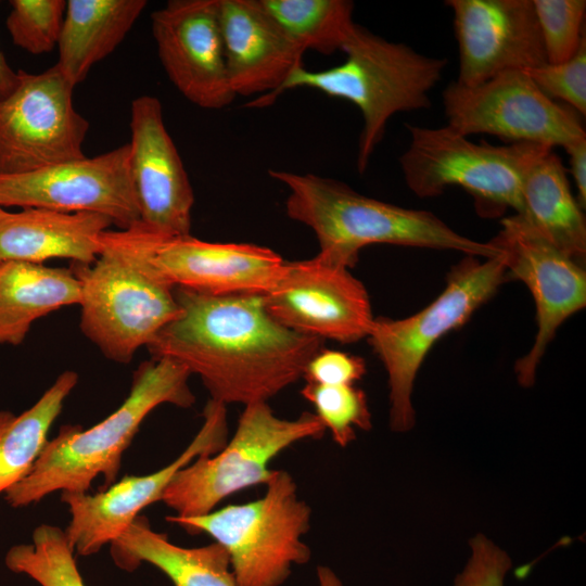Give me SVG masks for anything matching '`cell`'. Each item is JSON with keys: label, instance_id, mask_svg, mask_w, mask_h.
I'll return each mask as SVG.
<instances>
[{"label": "cell", "instance_id": "obj_1", "mask_svg": "<svg viewBox=\"0 0 586 586\" xmlns=\"http://www.w3.org/2000/svg\"><path fill=\"white\" fill-rule=\"evenodd\" d=\"M181 314L146 346L198 374L211 399L243 406L268 402L303 378L323 348L320 337L293 331L266 309L264 294L209 295L175 288Z\"/></svg>", "mask_w": 586, "mask_h": 586}, {"label": "cell", "instance_id": "obj_2", "mask_svg": "<svg viewBox=\"0 0 586 586\" xmlns=\"http://www.w3.org/2000/svg\"><path fill=\"white\" fill-rule=\"evenodd\" d=\"M190 377L183 365L169 358L141 362L123 404L89 429L62 425L30 472L4 494L7 502L22 508L58 491L86 493L99 476L103 477L105 488L114 484L123 454L149 413L163 404L180 408L194 404Z\"/></svg>", "mask_w": 586, "mask_h": 586}, {"label": "cell", "instance_id": "obj_3", "mask_svg": "<svg viewBox=\"0 0 586 586\" xmlns=\"http://www.w3.org/2000/svg\"><path fill=\"white\" fill-rule=\"evenodd\" d=\"M268 174L286 187V215L314 231L319 254L348 269L356 265L361 249L375 243L454 250L486 259L501 254L492 241L467 238L432 212L379 201L315 174L280 169Z\"/></svg>", "mask_w": 586, "mask_h": 586}, {"label": "cell", "instance_id": "obj_4", "mask_svg": "<svg viewBox=\"0 0 586 586\" xmlns=\"http://www.w3.org/2000/svg\"><path fill=\"white\" fill-rule=\"evenodd\" d=\"M341 51L346 55L343 63L316 72L298 67L277 92L247 106H267L283 92L300 87L353 103L362 117L356 160L362 174L394 114L431 106L429 92L440 81L447 59L421 54L358 24Z\"/></svg>", "mask_w": 586, "mask_h": 586}, {"label": "cell", "instance_id": "obj_5", "mask_svg": "<svg viewBox=\"0 0 586 586\" xmlns=\"http://www.w3.org/2000/svg\"><path fill=\"white\" fill-rule=\"evenodd\" d=\"M265 485L258 499L166 520L190 534L212 536L226 550L238 586H280L293 565L311 558L302 539L310 530L311 508L298 497L297 485L286 471L273 470Z\"/></svg>", "mask_w": 586, "mask_h": 586}, {"label": "cell", "instance_id": "obj_6", "mask_svg": "<svg viewBox=\"0 0 586 586\" xmlns=\"http://www.w3.org/2000/svg\"><path fill=\"white\" fill-rule=\"evenodd\" d=\"M410 143L399 157L407 187L419 198H436L460 187L473 199L477 215L495 218L521 211L522 183L533 164L550 146L512 142L474 143L449 126L406 125Z\"/></svg>", "mask_w": 586, "mask_h": 586}, {"label": "cell", "instance_id": "obj_7", "mask_svg": "<svg viewBox=\"0 0 586 586\" xmlns=\"http://www.w3.org/2000/svg\"><path fill=\"white\" fill-rule=\"evenodd\" d=\"M504 282L502 252L485 262L464 255L453 267L443 292L422 310L404 319L374 318L367 339L387 373L392 431L405 433L415 425L411 393L432 346L463 326Z\"/></svg>", "mask_w": 586, "mask_h": 586}, {"label": "cell", "instance_id": "obj_8", "mask_svg": "<svg viewBox=\"0 0 586 586\" xmlns=\"http://www.w3.org/2000/svg\"><path fill=\"white\" fill-rule=\"evenodd\" d=\"M100 241L171 289L209 295L265 294L279 280L285 264L265 246L207 242L191 234L169 237L140 220L127 229L104 231Z\"/></svg>", "mask_w": 586, "mask_h": 586}, {"label": "cell", "instance_id": "obj_9", "mask_svg": "<svg viewBox=\"0 0 586 586\" xmlns=\"http://www.w3.org/2000/svg\"><path fill=\"white\" fill-rule=\"evenodd\" d=\"M324 432L315 413L282 419L268 402L245 405L232 438L219 451L180 469L161 501L176 517L206 514L227 497L266 484L273 472L270 462L280 453L297 442L320 438Z\"/></svg>", "mask_w": 586, "mask_h": 586}, {"label": "cell", "instance_id": "obj_10", "mask_svg": "<svg viewBox=\"0 0 586 586\" xmlns=\"http://www.w3.org/2000/svg\"><path fill=\"white\" fill-rule=\"evenodd\" d=\"M71 269L81 288L80 330L114 362L129 364L140 347L181 314L174 289L101 241L92 264L72 263Z\"/></svg>", "mask_w": 586, "mask_h": 586}, {"label": "cell", "instance_id": "obj_11", "mask_svg": "<svg viewBox=\"0 0 586 586\" xmlns=\"http://www.w3.org/2000/svg\"><path fill=\"white\" fill-rule=\"evenodd\" d=\"M442 100L447 126L464 137L485 133L564 150L586 140L581 115L548 98L523 71L474 87L451 81Z\"/></svg>", "mask_w": 586, "mask_h": 586}, {"label": "cell", "instance_id": "obj_12", "mask_svg": "<svg viewBox=\"0 0 586 586\" xmlns=\"http://www.w3.org/2000/svg\"><path fill=\"white\" fill-rule=\"evenodd\" d=\"M75 86L58 65L18 71L14 91L0 102V175H20L84 158L88 120L74 107Z\"/></svg>", "mask_w": 586, "mask_h": 586}, {"label": "cell", "instance_id": "obj_13", "mask_svg": "<svg viewBox=\"0 0 586 586\" xmlns=\"http://www.w3.org/2000/svg\"><path fill=\"white\" fill-rule=\"evenodd\" d=\"M203 423L187 448L166 467L128 475L97 494L63 492L71 520L64 530L75 553L91 556L116 539L148 506L161 501L174 475L199 457L219 451L228 441L227 406L208 399Z\"/></svg>", "mask_w": 586, "mask_h": 586}, {"label": "cell", "instance_id": "obj_14", "mask_svg": "<svg viewBox=\"0 0 586 586\" xmlns=\"http://www.w3.org/2000/svg\"><path fill=\"white\" fill-rule=\"evenodd\" d=\"M264 303L282 326L341 343L367 337L374 320L362 282L319 253L310 259L285 262L279 280L264 294Z\"/></svg>", "mask_w": 586, "mask_h": 586}, {"label": "cell", "instance_id": "obj_15", "mask_svg": "<svg viewBox=\"0 0 586 586\" xmlns=\"http://www.w3.org/2000/svg\"><path fill=\"white\" fill-rule=\"evenodd\" d=\"M500 225V231L491 241L502 252L507 281L525 283L536 305L535 341L514 366L520 385L531 387L558 328L586 306L585 265L533 231L515 215L504 218Z\"/></svg>", "mask_w": 586, "mask_h": 586}, {"label": "cell", "instance_id": "obj_16", "mask_svg": "<svg viewBox=\"0 0 586 586\" xmlns=\"http://www.w3.org/2000/svg\"><path fill=\"white\" fill-rule=\"evenodd\" d=\"M130 146L20 175H0V207H42L107 216L119 229L140 220Z\"/></svg>", "mask_w": 586, "mask_h": 586}, {"label": "cell", "instance_id": "obj_17", "mask_svg": "<svg viewBox=\"0 0 586 586\" xmlns=\"http://www.w3.org/2000/svg\"><path fill=\"white\" fill-rule=\"evenodd\" d=\"M151 28L166 75L188 101L206 110L233 101L218 0H170L151 14Z\"/></svg>", "mask_w": 586, "mask_h": 586}, {"label": "cell", "instance_id": "obj_18", "mask_svg": "<svg viewBox=\"0 0 586 586\" xmlns=\"http://www.w3.org/2000/svg\"><path fill=\"white\" fill-rule=\"evenodd\" d=\"M458 44L457 82L474 87L548 63L532 0H447Z\"/></svg>", "mask_w": 586, "mask_h": 586}, {"label": "cell", "instance_id": "obj_19", "mask_svg": "<svg viewBox=\"0 0 586 586\" xmlns=\"http://www.w3.org/2000/svg\"><path fill=\"white\" fill-rule=\"evenodd\" d=\"M130 131L129 165L140 221L169 237L189 235L194 193L157 98L132 100Z\"/></svg>", "mask_w": 586, "mask_h": 586}, {"label": "cell", "instance_id": "obj_20", "mask_svg": "<svg viewBox=\"0 0 586 586\" xmlns=\"http://www.w3.org/2000/svg\"><path fill=\"white\" fill-rule=\"evenodd\" d=\"M229 84L237 95H272L298 67L305 51L259 0H218Z\"/></svg>", "mask_w": 586, "mask_h": 586}, {"label": "cell", "instance_id": "obj_21", "mask_svg": "<svg viewBox=\"0 0 586 586\" xmlns=\"http://www.w3.org/2000/svg\"><path fill=\"white\" fill-rule=\"evenodd\" d=\"M113 225L105 215L25 207H0V263L42 264L52 258L89 265L100 254V238Z\"/></svg>", "mask_w": 586, "mask_h": 586}, {"label": "cell", "instance_id": "obj_22", "mask_svg": "<svg viewBox=\"0 0 586 586\" xmlns=\"http://www.w3.org/2000/svg\"><path fill=\"white\" fill-rule=\"evenodd\" d=\"M115 564L132 572L145 562L163 572L174 586H238L226 550L217 543L201 547L173 544L139 515L111 544Z\"/></svg>", "mask_w": 586, "mask_h": 586}, {"label": "cell", "instance_id": "obj_23", "mask_svg": "<svg viewBox=\"0 0 586 586\" xmlns=\"http://www.w3.org/2000/svg\"><path fill=\"white\" fill-rule=\"evenodd\" d=\"M521 199V211L514 215L540 237L585 265V216L573 195L562 160L553 150L538 158L526 173Z\"/></svg>", "mask_w": 586, "mask_h": 586}, {"label": "cell", "instance_id": "obj_24", "mask_svg": "<svg viewBox=\"0 0 586 586\" xmlns=\"http://www.w3.org/2000/svg\"><path fill=\"white\" fill-rule=\"evenodd\" d=\"M145 0H68L58 43V67L74 85L124 40Z\"/></svg>", "mask_w": 586, "mask_h": 586}, {"label": "cell", "instance_id": "obj_25", "mask_svg": "<svg viewBox=\"0 0 586 586\" xmlns=\"http://www.w3.org/2000/svg\"><path fill=\"white\" fill-rule=\"evenodd\" d=\"M80 294V282L71 268L0 263V345L22 344L36 320L78 305Z\"/></svg>", "mask_w": 586, "mask_h": 586}, {"label": "cell", "instance_id": "obj_26", "mask_svg": "<svg viewBox=\"0 0 586 586\" xmlns=\"http://www.w3.org/2000/svg\"><path fill=\"white\" fill-rule=\"evenodd\" d=\"M77 382L75 371H63L27 410L20 415L0 410V495L30 472L48 443L53 422Z\"/></svg>", "mask_w": 586, "mask_h": 586}, {"label": "cell", "instance_id": "obj_27", "mask_svg": "<svg viewBox=\"0 0 586 586\" xmlns=\"http://www.w3.org/2000/svg\"><path fill=\"white\" fill-rule=\"evenodd\" d=\"M284 33L305 52L341 51L349 38L354 2L349 0H259Z\"/></svg>", "mask_w": 586, "mask_h": 586}, {"label": "cell", "instance_id": "obj_28", "mask_svg": "<svg viewBox=\"0 0 586 586\" xmlns=\"http://www.w3.org/2000/svg\"><path fill=\"white\" fill-rule=\"evenodd\" d=\"M4 563L13 573L27 575L40 586H86L64 530L51 524L37 526L31 543L12 546Z\"/></svg>", "mask_w": 586, "mask_h": 586}, {"label": "cell", "instance_id": "obj_29", "mask_svg": "<svg viewBox=\"0 0 586 586\" xmlns=\"http://www.w3.org/2000/svg\"><path fill=\"white\" fill-rule=\"evenodd\" d=\"M301 394L314 406L315 415L341 447L355 441L356 429L369 431L372 428L366 393L354 384L323 385L306 382Z\"/></svg>", "mask_w": 586, "mask_h": 586}, {"label": "cell", "instance_id": "obj_30", "mask_svg": "<svg viewBox=\"0 0 586 586\" xmlns=\"http://www.w3.org/2000/svg\"><path fill=\"white\" fill-rule=\"evenodd\" d=\"M7 28L13 43L31 54L58 47L66 10L65 0H12Z\"/></svg>", "mask_w": 586, "mask_h": 586}, {"label": "cell", "instance_id": "obj_31", "mask_svg": "<svg viewBox=\"0 0 586 586\" xmlns=\"http://www.w3.org/2000/svg\"><path fill=\"white\" fill-rule=\"evenodd\" d=\"M547 62L572 58L586 39L585 0H532Z\"/></svg>", "mask_w": 586, "mask_h": 586}, {"label": "cell", "instance_id": "obj_32", "mask_svg": "<svg viewBox=\"0 0 586 586\" xmlns=\"http://www.w3.org/2000/svg\"><path fill=\"white\" fill-rule=\"evenodd\" d=\"M548 98L586 115V39L569 60L523 71Z\"/></svg>", "mask_w": 586, "mask_h": 586}, {"label": "cell", "instance_id": "obj_33", "mask_svg": "<svg viewBox=\"0 0 586 586\" xmlns=\"http://www.w3.org/2000/svg\"><path fill=\"white\" fill-rule=\"evenodd\" d=\"M470 548L471 556L453 586H505L512 568L508 553L481 534L470 539Z\"/></svg>", "mask_w": 586, "mask_h": 586}, {"label": "cell", "instance_id": "obj_34", "mask_svg": "<svg viewBox=\"0 0 586 586\" xmlns=\"http://www.w3.org/2000/svg\"><path fill=\"white\" fill-rule=\"evenodd\" d=\"M365 360L333 349H320L307 364L306 382L323 385H352L366 374Z\"/></svg>", "mask_w": 586, "mask_h": 586}, {"label": "cell", "instance_id": "obj_35", "mask_svg": "<svg viewBox=\"0 0 586 586\" xmlns=\"http://www.w3.org/2000/svg\"><path fill=\"white\" fill-rule=\"evenodd\" d=\"M569 155L570 173L576 187L575 196L579 206H586V140L565 149Z\"/></svg>", "mask_w": 586, "mask_h": 586}, {"label": "cell", "instance_id": "obj_36", "mask_svg": "<svg viewBox=\"0 0 586 586\" xmlns=\"http://www.w3.org/2000/svg\"><path fill=\"white\" fill-rule=\"evenodd\" d=\"M17 84L18 72L13 71L0 51V102L14 91Z\"/></svg>", "mask_w": 586, "mask_h": 586}, {"label": "cell", "instance_id": "obj_37", "mask_svg": "<svg viewBox=\"0 0 586 586\" xmlns=\"http://www.w3.org/2000/svg\"><path fill=\"white\" fill-rule=\"evenodd\" d=\"M318 586H343L339 576L328 566L317 568Z\"/></svg>", "mask_w": 586, "mask_h": 586}]
</instances>
